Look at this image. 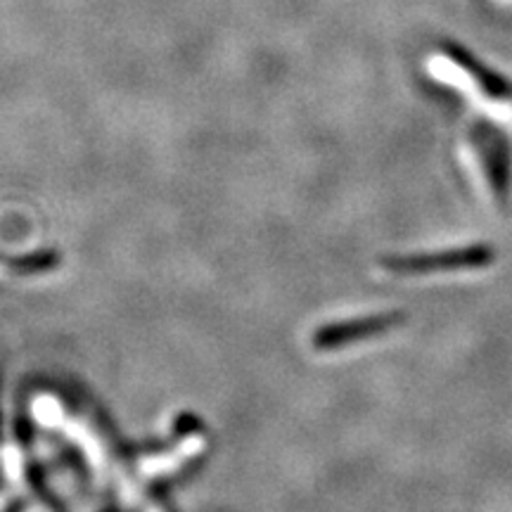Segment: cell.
Listing matches in <instances>:
<instances>
[{"instance_id":"cell-2","label":"cell","mask_w":512,"mask_h":512,"mask_svg":"<svg viewBox=\"0 0 512 512\" xmlns=\"http://www.w3.org/2000/svg\"><path fill=\"white\" fill-rule=\"evenodd\" d=\"M396 320H399V316L392 313V316H375V318L354 320V323H347V325H332V328L316 332L313 344H316V349H337L342 347V344L354 342L358 337H370V335H377V332L392 328Z\"/></svg>"},{"instance_id":"cell-1","label":"cell","mask_w":512,"mask_h":512,"mask_svg":"<svg viewBox=\"0 0 512 512\" xmlns=\"http://www.w3.org/2000/svg\"><path fill=\"white\" fill-rule=\"evenodd\" d=\"M496 259L486 245L458 249V252L403 256L389 261V271L394 273H434V271H460V268H484Z\"/></svg>"}]
</instances>
